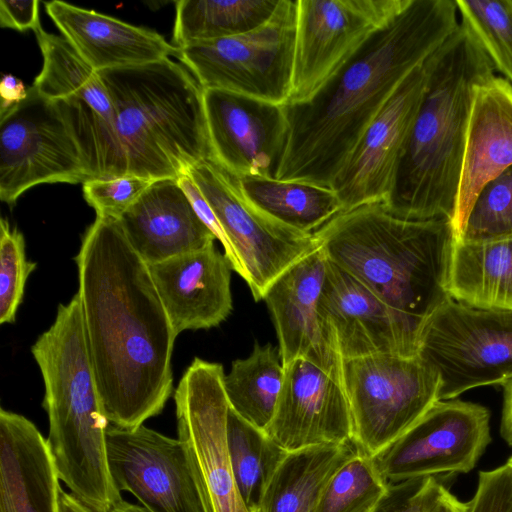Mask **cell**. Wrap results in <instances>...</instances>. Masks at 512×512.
I'll use <instances>...</instances> for the list:
<instances>
[{
    "label": "cell",
    "instance_id": "obj_1",
    "mask_svg": "<svg viewBox=\"0 0 512 512\" xmlns=\"http://www.w3.org/2000/svg\"><path fill=\"white\" fill-rule=\"evenodd\" d=\"M86 342L102 407L133 429L160 414L173 389L177 334L149 265L118 219L96 217L75 257Z\"/></svg>",
    "mask_w": 512,
    "mask_h": 512
},
{
    "label": "cell",
    "instance_id": "obj_2",
    "mask_svg": "<svg viewBox=\"0 0 512 512\" xmlns=\"http://www.w3.org/2000/svg\"><path fill=\"white\" fill-rule=\"evenodd\" d=\"M455 0H409L308 99L284 105L289 137L276 179L332 186L402 81L458 28Z\"/></svg>",
    "mask_w": 512,
    "mask_h": 512
},
{
    "label": "cell",
    "instance_id": "obj_3",
    "mask_svg": "<svg viewBox=\"0 0 512 512\" xmlns=\"http://www.w3.org/2000/svg\"><path fill=\"white\" fill-rule=\"evenodd\" d=\"M423 65V97L383 204L401 218L452 223L475 90L495 69L461 24Z\"/></svg>",
    "mask_w": 512,
    "mask_h": 512
},
{
    "label": "cell",
    "instance_id": "obj_4",
    "mask_svg": "<svg viewBox=\"0 0 512 512\" xmlns=\"http://www.w3.org/2000/svg\"><path fill=\"white\" fill-rule=\"evenodd\" d=\"M333 264L423 332L447 291L455 239L446 219L410 220L383 203L344 211L313 233Z\"/></svg>",
    "mask_w": 512,
    "mask_h": 512
},
{
    "label": "cell",
    "instance_id": "obj_5",
    "mask_svg": "<svg viewBox=\"0 0 512 512\" xmlns=\"http://www.w3.org/2000/svg\"><path fill=\"white\" fill-rule=\"evenodd\" d=\"M45 386L46 438L60 481L94 512L122 500L108 469L104 414L76 293L58 306L51 327L31 348Z\"/></svg>",
    "mask_w": 512,
    "mask_h": 512
},
{
    "label": "cell",
    "instance_id": "obj_6",
    "mask_svg": "<svg viewBox=\"0 0 512 512\" xmlns=\"http://www.w3.org/2000/svg\"><path fill=\"white\" fill-rule=\"evenodd\" d=\"M111 99L128 174L177 179L211 159L203 89L169 57L98 72Z\"/></svg>",
    "mask_w": 512,
    "mask_h": 512
},
{
    "label": "cell",
    "instance_id": "obj_7",
    "mask_svg": "<svg viewBox=\"0 0 512 512\" xmlns=\"http://www.w3.org/2000/svg\"><path fill=\"white\" fill-rule=\"evenodd\" d=\"M341 377L353 423L352 444L370 457L440 400V377L419 355L344 359Z\"/></svg>",
    "mask_w": 512,
    "mask_h": 512
},
{
    "label": "cell",
    "instance_id": "obj_8",
    "mask_svg": "<svg viewBox=\"0 0 512 512\" xmlns=\"http://www.w3.org/2000/svg\"><path fill=\"white\" fill-rule=\"evenodd\" d=\"M297 7L298 0H280L262 26L179 48L176 57L203 90H225L284 106L292 90Z\"/></svg>",
    "mask_w": 512,
    "mask_h": 512
},
{
    "label": "cell",
    "instance_id": "obj_9",
    "mask_svg": "<svg viewBox=\"0 0 512 512\" xmlns=\"http://www.w3.org/2000/svg\"><path fill=\"white\" fill-rule=\"evenodd\" d=\"M212 208L225 235L224 253L247 283L255 301L289 267L317 247L313 234L290 229L252 206L237 178L211 159L186 171Z\"/></svg>",
    "mask_w": 512,
    "mask_h": 512
},
{
    "label": "cell",
    "instance_id": "obj_10",
    "mask_svg": "<svg viewBox=\"0 0 512 512\" xmlns=\"http://www.w3.org/2000/svg\"><path fill=\"white\" fill-rule=\"evenodd\" d=\"M92 179L64 109L33 86L19 104L0 111V199L14 204L45 183Z\"/></svg>",
    "mask_w": 512,
    "mask_h": 512
},
{
    "label": "cell",
    "instance_id": "obj_11",
    "mask_svg": "<svg viewBox=\"0 0 512 512\" xmlns=\"http://www.w3.org/2000/svg\"><path fill=\"white\" fill-rule=\"evenodd\" d=\"M418 355L438 373L440 400L512 378V311L482 310L452 298L426 323Z\"/></svg>",
    "mask_w": 512,
    "mask_h": 512
},
{
    "label": "cell",
    "instance_id": "obj_12",
    "mask_svg": "<svg viewBox=\"0 0 512 512\" xmlns=\"http://www.w3.org/2000/svg\"><path fill=\"white\" fill-rule=\"evenodd\" d=\"M224 377L221 364L200 358L186 369L174 395L178 438L187 451L204 512H252L230 462Z\"/></svg>",
    "mask_w": 512,
    "mask_h": 512
},
{
    "label": "cell",
    "instance_id": "obj_13",
    "mask_svg": "<svg viewBox=\"0 0 512 512\" xmlns=\"http://www.w3.org/2000/svg\"><path fill=\"white\" fill-rule=\"evenodd\" d=\"M490 441V412L486 407L457 398L439 400L371 458L388 483L468 473Z\"/></svg>",
    "mask_w": 512,
    "mask_h": 512
},
{
    "label": "cell",
    "instance_id": "obj_14",
    "mask_svg": "<svg viewBox=\"0 0 512 512\" xmlns=\"http://www.w3.org/2000/svg\"><path fill=\"white\" fill-rule=\"evenodd\" d=\"M409 0H298L288 103L312 96ZM287 103V104H288Z\"/></svg>",
    "mask_w": 512,
    "mask_h": 512
},
{
    "label": "cell",
    "instance_id": "obj_15",
    "mask_svg": "<svg viewBox=\"0 0 512 512\" xmlns=\"http://www.w3.org/2000/svg\"><path fill=\"white\" fill-rule=\"evenodd\" d=\"M107 462L115 487L148 512H204L182 441L140 425L109 426Z\"/></svg>",
    "mask_w": 512,
    "mask_h": 512
},
{
    "label": "cell",
    "instance_id": "obj_16",
    "mask_svg": "<svg viewBox=\"0 0 512 512\" xmlns=\"http://www.w3.org/2000/svg\"><path fill=\"white\" fill-rule=\"evenodd\" d=\"M318 312L342 360L418 355L422 330L328 259Z\"/></svg>",
    "mask_w": 512,
    "mask_h": 512
},
{
    "label": "cell",
    "instance_id": "obj_17",
    "mask_svg": "<svg viewBox=\"0 0 512 512\" xmlns=\"http://www.w3.org/2000/svg\"><path fill=\"white\" fill-rule=\"evenodd\" d=\"M211 160L237 179L277 178L288 144L284 106L219 89L203 90Z\"/></svg>",
    "mask_w": 512,
    "mask_h": 512
},
{
    "label": "cell",
    "instance_id": "obj_18",
    "mask_svg": "<svg viewBox=\"0 0 512 512\" xmlns=\"http://www.w3.org/2000/svg\"><path fill=\"white\" fill-rule=\"evenodd\" d=\"M425 83L422 64L402 81L364 131L331 186L342 212L387 200Z\"/></svg>",
    "mask_w": 512,
    "mask_h": 512
},
{
    "label": "cell",
    "instance_id": "obj_19",
    "mask_svg": "<svg viewBox=\"0 0 512 512\" xmlns=\"http://www.w3.org/2000/svg\"><path fill=\"white\" fill-rule=\"evenodd\" d=\"M284 372L265 432L287 452L352 443L353 423L342 378L303 358L285 365Z\"/></svg>",
    "mask_w": 512,
    "mask_h": 512
},
{
    "label": "cell",
    "instance_id": "obj_20",
    "mask_svg": "<svg viewBox=\"0 0 512 512\" xmlns=\"http://www.w3.org/2000/svg\"><path fill=\"white\" fill-rule=\"evenodd\" d=\"M326 263L317 245L270 285L263 300L276 329L283 366L303 358L341 377L342 359L327 340L318 312Z\"/></svg>",
    "mask_w": 512,
    "mask_h": 512
},
{
    "label": "cell",
    "instance_id": "obj_21",
    "mask_svg": "<svg viewBox=\"0 0 512 512\" xmlns=\"http://www.w3.org/2000/svg\"><path fill=\"white\" fill-rule=\"evenodd\" d=\"M149 269L177 335L218 326L231 313L232 267L214 243Z\"/></svg>",
    "mask_w": 512,
    "mask_h": 512
},
{
    "label": "cell",
    "instance_id": "obj_22",
    "mask_svg": "<svg viewBox=\"0 0 512 512\" xmlns=\"http://www.w3.org/2000/svg\"><path fill=\"white\" fill-rule=\"evenodd\" d=\"M512 166V84L492 76L475 90L454 218L455 239L481 189Z\"/></svg>",
    "mask_w": 512,
    "mask_h": 512
},
{
    "label": "cell",
    "instance_id": "obj_23",
    "mask_svg": "<svg viewBox=\"0 0 512 512\" xmlns=\"http://www.w3.org/2000/svg\"><path fill=\"white\" fill-rule=\"evenodd\" d=\"M118 221L148 265L205 248L216 239L174 178L154 180Z\"/></svg>",
    "mask_w": 512,
    "mask_h": 512
},
{
    "label": "cell",
    "instance_id": "obj_24",
    "mask_svg": "<svg viewBox=\"0 0 512 512\" xmlns=\"http://www.w3.org/2000/svg\"><path fill=\"white\" fill-rule=\"evenodd\" d=\"M49 17L80 57L97 72L148 64L179 49L155 31L62 1L45 3Z\"/></svg>",
    "mask_w": 512,
    "mask_h": 512
},
{
    "label": "cell",
    "instance_id": "obj_25",
    "mask_svg": "<svg viewBox=\"0 0 512 512\" xmlns=\"http://www.w3.org/2000/svg\"><path fill=\"white\" fill-rule=\"evenodd\" d=\"M47 440L26 417L0 409V512H60Z\"/></svg>",
    "mask_w": 512,
    "mask_h": 512
},
{
    "label": "cell",
    "instance_id": "obj_26",
    "mask_svg": "<svg viewBox=\"0 0 512 512\" xmlns=\"http://www.w3.org/2000/svg\"><path fill=\"white\" fill-rule=\"evenodd\" d=\"M447 291L453 300L472 308L512 311V239H454Z\"/></svg>",
    "mask_w": 512,
    "mask_h": 512
},
{
    "label": "cell",
    "instance_id": "obj_27",
    "mask_svg": "<svg viewBox=\"0 0 512 512\" xmlns=\"http://www.w3.org/2000/svg\"><path fill=\"white\" fill-rule=\"evenodd\" d=\"M356 452L352 443L288 452L268 483L257 512H315L330 478Z\"/></svg>",
    "mask_w": 512,
    "mask_h": 512
},
{
    "label": "cell",
    "instance_id": "obj_28",
    "mask_svg": "<svg viewBox=\"0 0 512 512\" xmlns=\"http://www.w3.org/2000/svg\"><path fill=\"white\" fill-rule=\"evenodd\" d=\"M243 197L274 221L305 234H313L342 212L330 187L276 178L237 179Z\"/></svg>",
    "mask_w": 512,
    "mask_h": 512
},
{
    "label": "cell",
    "instance_id": "obj_29",
    "mask_svg": "<svg viewBox=\"0 0 512 512\" xmlns=\"http://www.w3.org/2000/svg\"><path fill=\"white\" fill-rule=\"evenodd\" d=\"M43 66L33 87L48 99H75L89 105L115 128V113L108 91L99 75L63 37L35 32Z\"/></svg>",
    "mask_w": 512,
    "mask_h": 512
},
{
    "label": "cell",
    "instance_id": "obj_30",
    "mask_svg": "<svg viewBox=\"0 0 512 512\" xmlns=\"http://www.w3.org/2000/svg\"><path fill=\"white\" fill-rule=\"evenodd\" d=\"M280 0H180L172 44L182 48L248 33L265 24Z\"/></svg>",
    "mask_w": 512,
    "mask_h": 512
},
{
    "label": "cell",
    "instance_id": "obj_31",
    "mask_svg": "<svg viewBox=\"0 0 512 512\" xmlns=\"http://www.w3.org/2000/svg\"><path fill=\"white\" fill-rule=\"evenodd\" d=\"M279 351L255 342L252 353L233 361L224 377L229 406L254 426L266 430L274 416L284 381Z\"/></svg>",
    "mask_w": 512,
    "mask_h": 512
},
{
    "label": "cell",
    "instance_id": "obj_32",
    "mask_svg": "<svg viewBox=\"0 0 512 512\" xmlns=\"http://www.w3.org/2000/svg\"><path fill=\"white\" fill-rule=\"evenodd\" d=\"M227 446L239 492L257 512L265 489L287 455L264 430L238 415L230 406L227 414Z\"/></svg>",
    "mask_w": 512,
    "mask_h": 512
},
{
    "label": "cell",
    "instance_id": "obj_33",
    "mask_svg": "<svg viewBox=\"0 0 512 512\" xmlns=\"http://www.w3.org/2000/svg\"><path fill=\"white\" fill-rule=\"evenodd\" d=\"M460 24L512 84V0H455Z\"/></svg>",
    "mask_w": 512,
    "mask_h": 512
},
{
    "label": "cell",
    "instance_id": "obj_34",
    "mask_svg": "<svg viewBox=\"0 0 512 512\" xmlns=\"http://www.w3.org/2000/svg\"><path fill=\"white\" fill-rule=\"evenodd\" d=\"M388 484L372 458L356 452L330 478L315 512H370Z\"/></svg>",
    "mask_w": 512,
    "mask_h": 512
},
{
    "label": "cell",
    "instance_id": "obj_35",
    "mask_svg": "<svg viewBox=\"0 0 512 512\" xmlns=\"http://www.w3.org/2000/svg\"><path fill=\"white\" fill-rule=\"evenodd\" d=\"M512 239V166L479 192L455 240L480 243Z\"/></svg>",
    "mask_w": 512,
    "mask_h": 512
},
{
    "label": "cell",
    "instance_id": "obj_36",
    "mask_svg": "<svg viewBox=\"0 0 512 512\" xmlns=\"http://www.w3.org/2000/svg\"><path fill=\"white\" fill-rule=\"evenodd\" d=\"M36 262L26 257L23 234L2 218L0 221V323L12 324L21 304L27 279Z\"/></svg>",
    "mask_w": 512,
    "mask_h": 512
},
{
    "label": "cell",
    "instance_id": "obj_37",
    "mask_svg": "<svg viewBox=\"0 0 512 512\" xmlns=\"http://www.w3.org/2000/svg\"><path fill=\"white\" fill-rule=\"evenodd\" d=\"M153 181L134 174L90 179L83 183V195L98 217L119 219Z\"/></svg>",
    "mask_w": 512,
    "mask_h": 512
},
{
    "label": "cell",
    "instance_id": "obj_38",
    "mask_svg": "<svg viewBox=\"0 0 512 512\" xmlns=\"http://www.w3.org/2000/svg\"><path fill=\"white\" fill-rule=\"evenodd\" d=\"M446 487L437 477H418L389 483L370 512H428Z\"/></svg>",
    "mask_w": 512,
    "mask_h": 512
},
{
    "label": "cell",
    "instance_id": "obj_39",
    "mask_svg": "<svg viewBox=\"0 0 512 512\" xmlns=\"http://www.w3.org/2000/svg\"><path fill=\"white\" fill-rule=\"evenodd\" d=\"M467 512H512V470L507 463L479 473Z\"/></svg>",
    "mask_w": 512,
    "mask_h": 512
},
{
    "label": "cell",
    "instance_id": "obj_40",
    "mask_svg": "<svg viewBox=\"0 0 512 512\" xmlns=\"http://www.w3.org/2000/svg\"><path fill=\"white\" fill-rule=\"evenodd\" d=\"M0 25L18 31L41 28L39 18V1L37 0H1Z\"/></svg>",
    "mask_w": 512,
    "mask_h": 512
},
{
    "label": "cell",
    "instance_id": "obj_41",
    "mask_svg": "<svg viewBox=\"0 0 512 512\" xmlns=\"http://www.w3.org/2000/svg\"><path fill=\"white\" fill-rule=\"evenodd\" d=\"M177 182L184 193L189 198L193 208L195 209L199 218L211 230L215 238L220 241L224 248V253L228 249V244L223 233V230L205 197L191 178V176L184 172L178 178Z\"/></svg>",
    "mask_w": 512,
    "mask_h": 512
},
{
    "label": "cell",
    "instance_id": "obj_42",
    "mask_svg": "<svg viewBox=\"0 0 512 512\" xmlns=\"http://www.w3.org/2000/svg\"><path fill=\"white\" fill-rule=\"evenodd\" d=\"M28 90L29 88L25 86L22 80L10 74L3 75L0 83V111L9 109L25 100Z\"/></svg>",
    "mask_w": 512,
    "mask_h": 512
},
{
    "label": "cell",
    "instance_id": "obj_43",
    "mask_svg": "<svg viewBox=\"0 0 512 512\" xmlns=\"http://www.w3.org/2000/svg\"><path fill=\"white\" fill-rule=\"evenodd\" d=\"M503 409L500 432L508 445L512 446V378L503 384Z\"/></svg>",
    "mask_w": 512,
    "mask_h": 512
},
{
    "label": "cell",
    "instance_id": "obj_44",
    "mask_svg": "<svg viewBox=\"0 0 512 512\" xmlns=\"http://www.w3.org/2000/svg\"><path fill=\"white\" fill-rule=\"evenodd\" d=\"M468 502H462L445 488L439 499L428 512H467Z\"/></svg>",
    "mask_w": 512,
    "mask_h": 512
},
{
    "label": "cell",
    "instance_id": "obj_45",
    "mask_svg": "<svg viewBox=\"0 0 512 512\" xmlns=\"http://www.w3.org/2000/svg\"><path fill=\"white\" fill-rule=\"evenodd\" d=\"M60 512H94L73 494L67 493L61 489L59 496Z\"/></svg>",
    "mask_w": 512,
    "mask_h": 512
},
{
    "label": "cell",
    "instance_id": "obj_46",
    "mask_svg": "<svg viewBox=\"0 0 512 512\" xmlns=\"http://www.w3.org/2000/svg\"><path fill=\"white\" fill-rule=\"evenodd\" d=\"M111 512H148L142 506L138 504H132L125 500H120Z\"/></svg>",
    "mask_w": 512,
    "mask_h": 512
},
{
    "label": "cell",
    "instance_id": "obj_47",
    "mask_svg": "<svg viewBox=\"0 0 512 512\" xmlns=\"http://www.w3.org/2000/svg\"><path fill=\"white\" fill-rule=\"evenodd\" d=\"M506 463L510 466V468L512 470V455L510 456V458L507 460Z\"/></svg>",
    "mask_w": 512,
    "mask_h": 512
}]
</instances>
